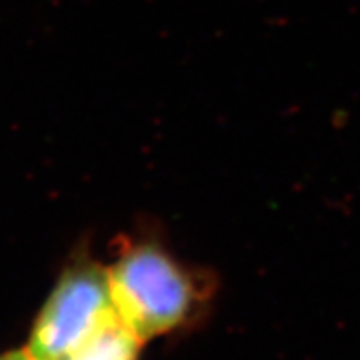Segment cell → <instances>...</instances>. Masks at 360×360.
Wrapping results in <instances>:
<instances>
[{
    "mask_svg": "<svg viewBox=\"0 0 360 360\" xmlns=\"http://www.w3.org/2000/svg\"><path fill=\"white\" fill-rule=\"evenodd\" d=\"M107 276L116 313L143 342L191 322L210 296L206 276L153 241L124 237Z\"/></svg>",
    "mask_w": 360,
    "mask_h": 360,
    "instance_id": "obj_1",
    "label": "cell"
},
{
    "mask_svg": "<svg viewBox=\"0 0 360 360\" xmlns=\"http://www.w3.org/2000/svg\"><path fill=\"white\" fill-rule=\"evenodd\" d=\"M118 318L107 269L77 257L65 269L32 329V360H59Z\"/></svg>",
    "mask_w": 360,
    "mask_h": 360,
    "instance_id": "obj_2",
    "label": "cell"
},
{
    "mask_svg": "<svg viewBox=\"0 0 360 360\" xmlns=\"http://www.w3.org/2000/svg\"><path fill=\"white\" fill-rule=\"evenodd\" d=\"M143 340L116 318L83 346L59 360H138Z\"/></svg>",
    "mask_w": 360,
    "mask_h": 360,
    "instance_id": "obj_3",
    "label": "cell"
},
{
    "mask_svg": "<svg viewBox=\"0 0 360 360\" xmlns=\"http://www.w3.org/2000/svg\"><path fill=\"white\" fill-rule=\"evenodd\" d=\"M0 360H32V356L28 355V351L20 349V351H10L6 355H0Z\"/></svg>",
    "mask_w": 360,
    "mask_h": 360,
    "instance_id": "obj_4",
    "label": "cell"
}]
</instances>
